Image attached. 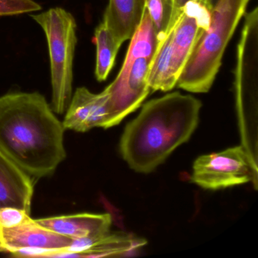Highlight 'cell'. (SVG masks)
<instances>
[{
	"mask_svg": "<svg viewBox=\"0 0 258 258\" xmlns=\"http://www.w3.org/2000/svg\"><path fill=\"white\" fill-rule=\"evenodd\" d=\"M64 131L40 93L0 96V151L31 177L51 176L66 159Z\"/></svg>",
	"mask_w": 258,
	"mask_h": 258,
	"instance_id": "cell-1",
	"label": "cell"
},
{
	"mask_svg": "<svg viewBox=\"0 0 258 258\" xmlns=\"http://www.w3.org/2000/svg\"><path fill=\"white\" fill-rule=\"evenodd\" d=\"M202 105L178 92L146 102L120 140V153L130 167L149 173L164 163L196 131Z\"/></svg>",
	"mask_w": 258,
	"mask_h": 258,
	"instance_id": "cell-2",
	"label": "cell"
},
{
	"mask_svg": "<svg viewBox=\"0 0 258 258\" xmlns=\"http://www.w3.org/2000/svg\"><path fill=\"white\" fill-rule=\"evenodd\" d=\"M250 0H217L213 7L211 23L202 31L176 85L191 93L209 91L225 49Z\"/></svg>",
	"mask_w": 258,
	"mask_h": 258,
	"instance_id": "cell-3",
	"label": "cell"
},
{
	"mask_svg": "<svg viewBox=\"0 0 258 258\" xmlns=\"http://www.w3.org/2000/svg\"><path fill=\"white\" fill-rule=\"evenodd\" d=\"M31 16L43 28L47 40L52 88L51 108L56 114H63L73 93L76 21L70 13L58 7Z\"/></svg>",
	"mask_w": 258,
	"mask_h": 258,
	"instance_id": "cell-4",
	"label": "cell"
},
{
	"mask_svg": "<svg viewBox=\"0 0 258 258\" xmlns=\"http://www.w3.org/2000/svg\"><path fill=\"white\" fill-rule=\"evenodd\" d=\"M191 181L206 189H220L253 181L257 185V166L242 146L199 157Z\"/></svg>",
	"mask_w": 258,
	"mask_h": 258,
	"instance_id": "cell-5",
	"label": "cell"
},
{
	"mask_svg": "<svg viewBox=\"0 0 258 258\" xmlns=\"http://www.w3.org/2000/svg\"><path fill=\"white\" fill-rule=\"evenodd\" d=\"M237 109L243 116L256 115L258 95V8L245 16L237 49L235 68Z\"/></svg>",
	"mask_w": 258,
	"mask_h": 258,
	"instance_id": "cell-6",
	"label": "cell"
},
{
	"mask_svg": "<svg viewBox=\"0 0 258 258\" xmlns=\"http://www.w3.org/2000/svg\"><path fill=\"white\" fill-rule=\"evenodd\" d=\"M152 58L126 55L116 79L105 90L109 95L108 128L135 111L150 93L148 77Z\"/></svg>",
	"mask_w": 258,
	"mask_h": 258,
	"instance_id": "cell-7",
	"label": "cell"
},
{
	"mask_svg": "<svg viewBox=\"0 0 258 258\" xmlns=\"http://www.w3.org/2000/svg\"><path fill=\"white\" fill-rule=\"evenodd\" d=\"M108 100L109 95L105 90L95 94L86 87L77 89L62 121L64 129L80 133L94 127L107 129L110 114Z\"/></svg>",
	"mask_w": 258,
	"mask_h": 258,
	"instance_id": "cell-8",
	"label": "cell"
},
{
	"mask_svg": "<svg viewBox=\"0 0 258 258\" xmlns=\"http://www.w3.org/2000/svg\"><path fill=\"white\" fill-rule=\"evenodd\" d=\"M0 240L6 252L10 253L23 247L64 250L70 245L72 238L41 226L30 217L19 226L0 228Z\"/></svg>",
	"mask_w": 258,
	"mask_h": 258,
	"instance_id": "cell-9",
	"label": "cell"
},
{
	"mask_svg": "<svg viewBox=\"0 0 258 258\" xmlns=\"http://www.w3.org/2000/svg\"><path fill=\"white\" fill-rule=\"evenodd\" d=\"M32 177L0 151V208L13 207L31 214Z\"/></svg>",
	"mask_w": 258,
	"mask_h": 258,
	"instance_id": "cell-10",
	"label": "cell"
},
{
	"mask_svg": "<svg viewBox=\"0 0 258 258\" xmlns=\"http://www.w3.org/2000/svg\"><path fill=\"white\" fill-rule=\"evenodd\" d=\"M37 223L71 238L97 237L109 232L112 218L108 214L83 213L39 219Z\"/></svg>",
	"mask_w": 258,
	"mask_h": 258,
	"instance_id": "cell-11",
	"label": "cell"
},
{
	"mask_svg": "<svg viewBox=\"0 0 258 258\" xmlns=\"http://www.w3.org/2000/svg\"><path fill=\"white\" fill-rule=\"evenodd\" d=\"M145 8L146 0H109L102 22L122 45L134 35Z\"/></svg>",
	"mask_w": 258,
	"mask_h": 258,
	"instance_id": "cell-12",
	"label": "cell"
},
{
	"mask_svg": "<svg viewBox=\"0 0 258 258\" xmlns=\"http://www.w3.org/2000/svg\"><path fill=\"white\" fill-rule=\"evenodd\" d=\"M94 42L96 45V79L104 81L108 78L121 45L117 43L106 25L101 22L96 28Z\"/></svg>",
	"mask_w": 258,
	"mask_h": 258,
	"instance_id": "cell-13",
	"label": "cell"
},
{
	"mask_svg": "<svg viewBox=\"0 0 258 258\" xmlns=\"http://www.w3.org/2000/svg\"><path fill=\"white\" fill-rule=\"evenodd\" d=\"M146 8L160 43L173 25L174 0H146Z\"/></svg>",
	"mask_w": 258,
	"mask_h": 258,
	"instance_id": "cell-14",
	"label": "cell"
},
{
	"mask_svg": "<svg viewBox=\"0 0 258 258\" xmlns=\"http://www.w3.org/2000/svg\"><path fill=\"white\" fill-rule=\"evenodd\" d=\"M41 9L34 0H0V16L34 13Z\"/></svg>",
	"mask_w": 258,
	"mask_h": 258,
	"instance_id": "cell-15",
	"label": "cell"
},
{
	"mask_svg": "<svg viewBox=\"0 0 258 258\" xmlns=\"http://www.w3.org/2000/svg\"><path fill=\"white\" fill-rule=\"evenodd\" d=\"M31 217L23 210L13 207L0 208V228H11L19 226Z\"/></svg>",
	"mask_w": 258,
	"mask_h": 258,
	"instance_id": "cell-16",
	"label": "cell"
},
{
	"mask_svg": "<svg viewBox=\"0 0 258 258\" xmlns=\"http://www.w3.org/2000/svg\"><path fill=\"white\" fill-rule=\"evenodd\" d=\"M54 250L47 249L38 248V247H23L17 249L11 252V254L20 257H49Z\"/></svg>",
	"mask_w": 258,
	"mask_h": 258,
	"instance_id": "cell-17",
	"label": "cell"
},
{
	"mask_svg": "<svg viewBox=\"0 0 258 258\" xmlns=\"http://www.w3.org/2000/svg\"><path fill=\"white\" fill-rule=\"evenodd\" d=\"M188 1H190V0H174V14H173V24L174 23L175 21L177 19L179 15L180 14L182 7H183L185 4L188 3Z\"/></svg>",
	"mask_w": 258,
	"mask_h": 258,
	"instance_id": "cell-18",
	"label": "cell"
},
{
	"mask_svg": "<svg viewBox=\"0 0 258 258\" xmlns=\"http://www.w3.org/2000/svg\"><path fill=\"white\" fill-rule=\"evenodd\" d=\"M0 252H6L5 249H4V245H3L2 241L0 240Z\"/></svg>",
	"mask_w": 258,
	"mask_h": 258,
	"instance_id": "cell-19",
	"label": "cell"
},
{
	"mask_svg": "<svg viewBox=\"0 0 258 258\" xmlns=\"http://www.w3.org/2000/svg\"><path fill=\"white\" fill-rule=\"evenodd\" d=\"M217 0H211V2H212L213 5L214 6V4L217 3Z\"/></svg>",
	"mask_w": 258,
	"mask_h": 258,
	"instance_id": "cell-20",
	"label": "cell"
}]
</instances>
